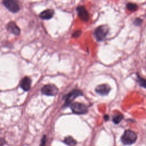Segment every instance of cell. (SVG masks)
Returning a JSON list of instances; mask_svg holds the SVG:
<instances>
[{
	"instance_id": "obj_6",
	"label": "cell",
	"mask_w": 146,
	"mask_h": 146,
	"mask_svg": "<svg viewBox=\"0 0 146 146\" xmlns=\"http://www.w3.org/2000/svg\"><path fill=\"white\" fill-rule=\"evenodd\" d=\"M4 6L10 11L17 13L19 10V6L15 0H3Z\"/></svg>"
},
{
	"instance_id": "obj_9",
	"label": "cell",
	"mask_w": 146,
	"mask_h": 146,
	"mask_svg": "<svg viewBox=\"0 0 146 146\" xmlns=\"http://www.w3.org/2000/svg\"><path fill=\"white\" fill-rule=\"evenodd\" d=\"M7 30L11 33L12 34L18 35L20 34V29L18 26L14 22H10L7 25Z\"/></svg>"
},
{
	"instance_id": "obj_8",
	"label": "cell",
	"mask_w": 146,
	"mask_h": 146,
	"mask_svg": "<svg viewBox=\"0 0 146 146\" xmlns=\"http://www.w3.org/2000/svg\"><path fill=\"white\" fill-rule=\"evenodd\" d=\"M111 90L110 87L106 84H103L98 86L95 88V92L102 96H105L108 94Z\"/></svg>"
},
{
	"instance_id": "obj_19",
	"label": "cell",
	"mask_w": 146,
	"mask_h": 146,
	"mask_svg": "<svg viewBox=\"0 0 146 146\" xmlns=\"http://www.w3.org/2000/svg\"><path fill=\"white\" fill-rule=\"evenodd\" d=\"M104 120H105L106 121H107V120L109 119V116H108V115H105L104 116Z\"/></svg>"
},
{
	"instance_id": "obj_14",
	"label": "cell",
	"mask_w": 146,
	"mask_h": 146,
	"mask_svg": "<svg viewBox=\"0 0 146 146\" xmlns=\"http://www.w3.org/2000/svg\"><path fill=\"white\" fill-rule=\"evenodd\" d=\"M64 142L68 145H75L76 143V141L71 136H68L65 138Z\"/></svg>"
},
{
	"instance_id": "obj_18",
	"label": "cell",
	"mask_w": 146,
	"mask_h": 146,
	"mask_svg": "<svg viewBox=\"0 0 146 146\" xmlns=\"http://www.w3.org/2000/svg\"><path fill=\"white\" fill-rule=\"evenodd\" d=\"M46 136H44L42 139V141L40 146H46Z\"/></svg>"
},
{
	"instance_id": "obj_3",
	"label": "cell",
	"mask_w": 146,
	"mask_h": 146,
	"mask_svg": "<svg viewBox=\"0 0 146 146\" xmlns=\"http://www.w3.org/2000/svg\"><path fill=\"white\" fill-rule=\"evenodd\" d=\"M71 108L72 111L76 114H84L88 111L87 107L80 103H74L71 106Z\"/></svg>"
},
{
	"instance_id": "obj_17",
	"label": "cell",
	"mask_w": 146,
	"mask_h": 146,
	"mask_svg": "<svg viewBox=\"0 0 146 146\" xmlns=\"http://www.w3.org/2000/svg\"><path fill=\"white\" fill-rule=\"evenodd\" d=\"M141 22H142V20L140 18H136L135 21H134V24L135 25H137V26H139L140 25L141 23Z\"/></svg>"
},
{
	"instance_id": "obj_12",
	"label": "cell",
	"mask_w": 146,
	"mask_h": 146,
	"mask_svg": "<svg viewBox=\"0 0 146 146\" xmlns=\"http://www.w3.org/2000/svg\"><path fill=\"white\" fill-rule=\"evenodd\" d=\"M136 76H137V79L136 81L137 82V83L142 87H144L145 88H146V79H143L142 78H141L139 75L138 74H136Z\"/></svg>"
},
{
	"instance_id": "obj_13",
	"label": "cell",
	"mask_w": 146,
	"mask_h": 146,
	"mask_svg": "<svg viewBox=\"0 0 146 146\" xmlns=\"http://www.w3.org/2000/svg\"><path fill=\"white\" fill-rule=\"evenodd\" d=\"M123 119V115H121V113H117V114L115 115L112 117V121L115 124H117L119 123Z\"/></svg>"
},
{
	"instance_id": "obj_1",
	"label": "cell",
	"mask_w": 146,
	"mask_h": 146,
	"mask_svg": "<svg viewBox=\"0 0 146 146\" xmlns=\"http://www.w3.org/2000/svg\"><path fill=\"white\" fill-rule=\"evenodd\" d=\"M137 138V134L134 131L126 130L121 137V141L124 145H131L135 143Z\"/></svg>"
},
{
	"instance_id": "obj_7",
	"label": "cell",
	"mask_w": 146,
	"mask_h": 146,
	"mask_svg": "<svg viewBox=\"0 0 146 146\" xmlns=\"http://www.w3.org/2000/svg\"><path fill=\"white\" fill-rule=\"evenodd\" d=\"M79 17L84 22H87L89 19V14L87 10L83 6H79L76 8Z\"/></svg>"
},
{
	"instance_id": "obj_2",
	"label": "cell",
	"mask_w": 146,
	"mask_h": 146,
	"mask_svg": "<svg viewBox=\"0 0 146 146\" xmlns=\"http://www.w3.org/2000/svg\"><path fill=\"white\" fill-rule=\"evenodd\" d=\"M109 29L106 25H102L98 27L94 31V35L97 41H102L106 37Z\"/></svg>"
},
{
	"instance_id": "obj_5",
	"label": "cell",
	"mask_w": 146,
	"mask_h": 146,
	"mask_svg": "<svg viewBox=\"0 0 146 146\" xmlns=\"http://www.w3.org/2000/svg\"><path fill=\"white\" fill-rule=\"evenodd\" d=\"M82 95V92L78 90H74L70 92L68 95L66 96L64 106H68L70 105L71 102L78 96Z\"/></svg>"
},
{
	"instance_id": "obj_4",
	"label": "cell",
	"mask_w": 146,
	"mask_h": 146,
	"mask_svg": "<svg viewBox=\"0 0 146 146\" xmlns=\"http://www.w3.org/2000/svg\"><path fill=\"white\" fill-rule=\"evenodd\" d=\"M41 92L46 95L54 96L57 94L58 88L54 84H47L42 88Z\"/></svg>"
},
{
	"instance_id": "obj_10",
	"label": "cell",
	"mask_w": 146,
	"mask_h": 146,
	"mask_svg": "<svg viewBox=\"0 0 146 146\" xmlns=\"http://www.w3.org/2000/svg\"><path fill=\"white\" fill-rule=\"evenodd\" d=\"M21 87L25 91H28L31 86V80L29 77H25L20 83Z\"/></svg>"
},
{
	"instance_id": "obj_11",
	"label": "cell",
	"mask_w": 146,
	"mask_h": 146,
	"mask_svg": "<svg viewBox=\"0 0 146 146\" xmlns=\"http://www.w3.org/2000/svg\"><path fill=\"white\" fill-rule=\"evenodd\" d=\"M54 11L51 9H47L43 11L40 14L39 17L43 19H50L54 15Z\"/></svg>"
},
{
	"instance_id": "obj_15",
	"label": "cell",
	"mask_w": 146,
	"mask_h": 146,
	"mask_svg": "<svg viewBox=\"0 0 146 146\" xmlns=\"http://www.w3.org/2000/svg\"><path fill=\"white\" fill-rule=\"evenodd\" d=\"M126 7H127V10H128L129 11H133L137 9V5H136L135 3H128L126 5Z\"/></svg>"
},
{
	"instance_id": "obj_16",
	"label": "cell",
	"mask_w": 146,
	"mask_h": 146,
	"mask_svg": "<svg viewBox=\"0 0 146 146\" xmlns=\"http://www.w3.org/2000/svg\"><path fill=\"white\" fill-rule=\"evenodd\" d=\"M81 34V31L80 30H77L74 32V33L72 34L73 37H79Z\"/></svg>"
}]
</instances>
